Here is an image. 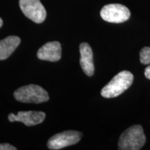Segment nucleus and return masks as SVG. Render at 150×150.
I'll list each match as a JSON object with an SVG mask.
<instances>
[{"label":"nucleus","instance_id":"obj_11","mask_svg":"<svg viewBox=\"0 0 150 150\" xmlns=\"http://www.w3.org/2000/svg\"><path fill=\"white\" fill-rule=\"evenodd\" d=\"M140 61L142 64H150V47H145L140 52Z\"/></svg>","mask_w":150,"mask_h":150},{"label":"nucleus","instance_id":"obj_13","mask_svg":"<svg viewBox=\"0 0 150 150\" xmlns=\"http://www.w3.org/2000/svg\"><path fill=\"white\" fill-rule=\"evenodd\" d=\"M145 76L146 78L150 80V65H149V66L145 68Z\"/></svg>","mask_w":150,"mask_h":150},{"label":"nucleus","instance_id":"obj_2","mask_svg":"<svg viewBox=\"0 0 150 150\" xmlns=\"http://www.w3.org/2000/svg\"><path fill=\"white\" fill-rule=\"evenodd\" d=\"M146 138L140 125H133L120 135L118 149L120 150H139L145 144Z\"/></svg>","mask_w":150,"mask_h":150},{"label":"nucleus","instance_id":"obj_12","mask_svg":"<svg viewBox=\"0 0 150 150\" xmlns=\"http://www.w3.org/2000/svg\"><path fill=\"white\" fill-rule=\"evenodd\" d=\"M17 148L8 143L0 144V150H16Z\"/></svg>","mask_w":150,"mask_h":150},{"label":"nucleus","instance_id":"obj_6","mask_svg":"<svg viewBox=\"0 0 150 150\" xmlns=\"http://www.w3.org/2000/svg\"><path fill=\"white\" fill-rule=\"evenodd\" d=\"M19 4L24 16L35 23L40 24L45 21L46 10L40 0H20Z\"/></svg>","mask_w":150,"mask_h":150},{"label":"nucleus","instance_id":"obj_10","mask_svg":"<svg viewBox=\"0 0 150 150\" xmlns=\"http://www.w3.org/2000/svg\"><path fill=\"white\" fill-rule=\"evenodd\" d=\"M21 40L16 35H10L0 40V61L5 60L13 53Z\"/></svg>","mask_w":150,"mask_h":150},{"label":"nucleus","instance_id":"obj_8","mask_svg":"<svg viewBox=\"0 0 150 150\" xmlns=\"http://www.w3.org/2000/svg\"><path fill=\"white\" fill-rule=\"evenodd\" d=\"M37 56L40 60L56 62L61 58V45L58 41L48 42L41 47L37 52Z\"/></svg>","mask_w":150,"mask_h":150},{"label":"nucleus","instance_id":"obj_14","mask_svg":"<svg viewBox=\"0 0 150 150\" xmlns=\"http://www.w3.org/2000/svg\"><path fill=\"white\" fill-rule=\"evenodd\" d=\"M2 25H3V20H1V18H0V28L2 27Z\"/></svg>","mask_w":150,"mask_h":150},{"label":"nucleus","instance_id":"obj_4","mask_svg":"<svg viewBox=\"0 0 150 150\" xmlns=\"http://www.w3.org/2000/svg\"><path fill=\"white\" fill-rule=\"evenodd\" d=\"M130 11L120 4H110L104 6L100 11V16L105 21L110 23H122L130 18Z\"/></svg>","mask_w":150,"mask_h":150},{"label":"nucleus","instance_id":"obj_9","mask_svg":"<svg viewBox=\"0 0 150 150\" xmlns=\"http://www.w3.org/2000/svg\"><path fill=\"white\" fill-rule=\"evenodd\" d=\"M79 51L81 67L87 76H92L94 74L95 67L93 63V53L91 46L86 42L81 43Z\"/></svg>","mask_w":150,"mask_h":150},{"label":"nucleus","instance_id":"obj_5","mask_svg":"<svg viewBox=\"0 0 150 150\" xmlns=\"http://www.w3.org/2000/svg\"><path fill=\"white\" fill-rule=\"evenodd\" d=\"M82 133L76 131H65L54 135L47 142V147L50 149L57 150L74 145L78 143L82 138Z\"/></svg>","mask_w":150,"mask_h":150},{"label":"nucleus","instance_id":"obj_1","mask_svg":"<svg viewBox=\"0 0 150 150\" xmlns=\"http://www.w3.org/2000/svg\"><path fill=\"white\" fill-rule=\"evenodd\" d=\"M133 81L134 75L132 73L127 70L122 71L103 88L101 95L105 98H113L119 96L130 87Z\"/></svg>","mask_w":150,"mask_h":150},{"label":"nucleus","instance_id":"obj_7","mask_svg":"<svg viewBox=\"0 0 150 150\" xmlns=\"http://www.w3.org/2000/svg\"><path fill=\"white\" fill-rule=\"evenodd\" d=\"M45 113L42 111H20L17 115L10 113L8 120L10 122H20L26 126H34L42 123L45 119Z\"/></svg>","mask_w":150,"mask_h":150},{"label":"nucleus","instance_id":"obj_3","mask_svg":"<svg viewBox=\"0 0 150 150\" xmlns=\"http://www.w3.org/2000/svg\"><path fill=\"white\" fill-rule=\"evenodd\" d=\"M15 99L22 103L45 102L50 99L48 93L40 86L30 84L17 89L13 93Z\"/></svg>","mask_w":150,"mask_h":150}]
</instances>
